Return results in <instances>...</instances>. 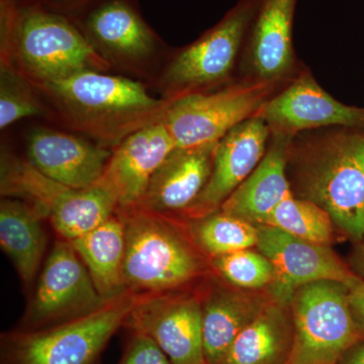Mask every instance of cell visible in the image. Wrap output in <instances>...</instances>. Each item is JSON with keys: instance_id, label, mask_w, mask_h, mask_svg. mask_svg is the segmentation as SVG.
Masks as SVG:
<instances>
[{"instance_id": "obj_1", "label": "cell", "mask_w": 364, "mask_h": 364, "mask_svg": "<svg viewBox=\"0 0 364 364\" xmlns=\"http://www.w3.org/2000/svg\"><path fill=\"white\" fill-rule=\"evenodd\" d=\"M291 193L331 215L337 233L358 243L364 236V126L301 132L287 149Z\"/></svg>"}, {"instance_id": "obj_2", "label": "cell", "mask_w": 364, "mask_h": 364, "mask_svg": "<svg viewBox=\"0 0 364 364\" xmlns=\"http://www.w3.org/2000/svg\"><path fill=\"white\" fill-rule=\"evenodd\" d=\"M124 225V275L132 293L183 289L208 272L210 260L174 217L141 207L117 210Z\"/></svg>"}, {"instance_id": "obj_3", "label": "cell", "mask_w": 364, "mask_h": 364, "mask_svg": "<svg viewBox=\"0 0 364 364\" xmlns=\"http://www.w3.org/2000/svg\"><path fill=\"white\" fill-rule=\"evenodd\" d=\"M39 85L72 124L109 142H122L134 132L161 122L171 102L151 97L131 79L97 70Z\"/></svg>"}, {"instance_id": "obj_4", "label": "cell", "mask_w": 364, "mask_h": 364, "mask_svg": "<svg viewBox=\"0 0 364 364\" xmlns=\"http://www.w3.org/2000/svg\"><path fill=\"white\" fill-rule=\"evenodd\" d=\"M2 33L21 65L39 83L107 67L93 43L61 14L2 0Z\"/></svg>"}, {"instance_id": "obj_5", "label": "cell", "mask_w": 364, "mask_h": 364, "mask_svg": "<svg viewBox=\"0 0 364 364\" xmlns=\"http://www.w3.org/2000/svg\"><path fill=\"white\" fill-rule=\"evenodd\" d=\"M142 294L128 291L61 324L1 336V364H95Z\"/></svg>"}, {"instance_id": "obj_6", "label": "cell", "mask_w": 364, "mask_h": 364, "mask_svg": "<svg viewBox=\"0 0 364 364\" xmlns=\"http://www.w3.org/2000/svg\"><path fill=\"white\" fill-rule=\"evenodd\" d=\"M287 83L236 77L213 90L172 98L162 122L176 147L213 145L235 127L257 117L261 107Z\"/></svg>"}, {"instance_id": "obj_7", "label": "cell", "mask_w": 364, "mask_h": 364, "mask_svg": "<svg viewBox=\"0 0 364 364\" xmlns=\"http://www.w3.org/2000/svg\"><path fill=\"white\" fill-rule=\"evenodd\" d=\"M294 348L289 364H337L361 339L349 304V287L318 280L294 289L291 301Z\"/></svg>"}, {"instance_id": "obj_8", "label": "cell", "mask_w": 364, "mask_h": 364, "mask_svg": "<svg viewBox=\"0 0 364 364\" xmlns=\"http://www.w3.org/2000/svg\"><path fill=\"white\" fill-rule=\"evenodd\" d=\"M260 0H239L219 23L170 63L166 100L219 87L237 77L242 50Z\"/></svg>"}, {"instance_id": "obj_9", "label": "cell", "mask_w": 364, "mask_h": 364, "mask_svg": "<svg viewBox=\"0 0 364 364\" xmlns=\"http://www.w3.org/2000/svg\"><path fill=\"white\" fill-rule=\"evenodd\" d=\"M70 241H57L48 256L23 317V330H37L82 317L105 304Z\"/></svg>"}, {"instance_id": "obj_10", "label": "cell", "mask_w": 364, "mask_h": 364, "mask_svg": "<svg viewBox=\"0 0 364 364\" xmlns=\"http://www.w3.org/2000/svg\"><path fill=\"white\" fill-rule=\"evenodd\" d=\"M179 291L143 296L124 327L154 340L172 364H205L202 299Z\"/></svg>"}, {"instance_id": "obj_11", "label": "cell", "mask_w": 364, "mask_h": 364, "mask_svg": "<svg viewBox=\"0 0 364 364\" xmlns=\"http://www.w3.org/2000/svg\"><path fill=\"white\" fill-rule=\"evenodd\" d=\"M296 4L298 0H260L242 50L237 77L287 83L303 69L293 41Z\"/></svg>"}, {"instance_id": "obj_12", "label": "cell", "mask_w": 364, "mask_h": 364, "mask_svg": "<svg viewBox=\"0 0 364 364\" xmlns=\"http://www.w3.org/2000/svg\"><path fill=\"white\" fill-rule=\"evenodd\" d=\"M257 117L272 133L294 136L324 127L364 126V107H352L333 97L305 65L261 107Z\"/></svg>"}, {"instance_id": "obj_13", "label": "cell", "mask_w": 364, "mask_h": 364, "mask_svg": "<svg viewBox=\"0 0 364 364\" xmlns=\"http://www.w3.org/2000/svg\"><path fill=\"white\" fill-rule=\"evenodd\" d=\"M257 248L277 272L272 296L289 303L294 289L318 280L349 284L358 277L330 246L303 240L277 228L257 225Z\"/></svg>"}, {"instance_id": "obj_14", "label": "cell", "mask_w": 364, "mask_h": 364, "mask_svg": "<svg viewBox=\"0 0 364 364\" xmlns=\"http://www.w3.org/2000/svg\"><path fill=\"white\" fill-rule=\"evenodd\" d=\"M270 132L259 117L232 129L215 146L212 174L196 203L184 213L188 220L217 212L258 166L267 152Z\"/></svg>"}, {"instance_id": "obj_15", "label": "cell", "mask_w": 364, "mask_h": 364, "mask_svg": "<svg viewBox=\"0 0 364 364\" xmlns=\"http://www.w3.org/2000/svg\"><path fill=\"white\" fill-rule=\"evenodd\" d=\"M176 148L162 121L134 132L119 143L100 179L116 193L119 208L140 205L151 178Z\"/></svg>"}, {"instance_id": "obj_16", "label": "cell", "mask_w": 364, "mask_h": 364, "mask_svg": "<svg viewBox=\"0 0 364 364\" xmlns=\"http://www.w3.org/2000/svg\"><path fill=\"white\" fill-rule=\"evenodd\" d=\"M112 152L83 139L46 130L28 136V162L48 178L71 189H85L104 176Z\"/></svg>"}, {"instance_id": "obj_17", "label": "cell", "mask_w": 364, "mask_h": 364, "mask_svg": "<svg viewBox=\"0 0 364 364\" xmlns=\"http://www.w3.org/2000/svg\"><path fill=\"white\" fill-rule=\"evenodd\" d=\"M217 144L176 147L151 178L138 207L169 217L183 215L207 186Z\"/></svg>"}, {"instance_id": "obj_18", "label": "cell", "mask_w": 364, "mask_h": 364, "mask_svg": "<svg viewBox=\"0 0 364 364\" xmlns=\"http://www.w3.org/2000/svg\"><path fill=\"white\" fill-rule=\"evenodd\" d=\"M200 299L205 364H219L236 337L273 298L267 291L221 282L213 284Z\"/></svg>"}, {"instance_id": "obj_19", "label": "cell", "mask_w": 364, "mask_h": 364, "mask_svg": "<svg viewBox=\"0 0 364 364\" xmlns=\"http://www.w3.org/2000/svg\"><path fill=\"white\" fill-rule=\"evenodd\" d=\"M293 136L272 133L258 166L220 210L257 226L282 200L293 195L287 173V149Z\"/></svg>"}, {"instance_id": "obj_20", "label": "cell", "mask_w": 364, "mask_h": 364, "mask_svg": "<svg viewBox=\"0 0 364 364\" xmlns=\"http://www.w3.org/2000/svg\"><path fill=\"white\" fill-rule=\"evenodd\" d=\"M293 348L291 306L273 299L236 337L219 364H289Z\"/></svg>"}, {"instance_id": "obj_21", "label": "cell", "mask_w": 364, "mask_h": 364, "mask_svg": "<svg viewBox=\"0 0 364 364\" xmlns=\"http://www.w3.org/2000/svg\"><path fill=\"white\" fill-rule=\"evenodd\" d=\"M105 301L128 293L124 282V225L119 212L90 233L71 241Z\"/></svg>"}, {"instance_id": "obj_22", "label": "cell", "mask_w": 364, "mask_h": 364, "mask_svg": "<svg viewBox=\"0 0 364 364\" xmlns=\"http://www.w3.org/2000/svg\"><path fill=\"white\" fill-rule=\"evenodd\" d=\"M43 219L37 208L23 200L6 198L0 205V245L28 287L32 286L44 256Z\"/></svg>"}, {"instance_id": "obj_23", "label": "cell", "mask_w": 364, "mask_h": 364, "mask_svg": "<svg viewBox=\"0 0 364 364\" xmlns=\"http://www.w3.org/2000/svg\"><path fill=\"white\" fill-rule=\"evenodd\" d=\"M91 42L127 57H142L154 49V33L128 0H105L85 21Z\"/></svg>"}, {"instance_id": "obj_24", "label": "cell", "mask_w": 364, "mask_h": 364, "mask_svg": "<svg viewBox=\"0 0 364 364\" xmlns=\"http://www.w3.org/2000/svg\"><path fill=\"white\" fill-rule=\"evenodd\" d=\"M119 210L114 191L105 181L85 189H72L50 215L55 231L67 241H74L97 229Z\"/></svg>"}, {"instance_id": "obj_25", "label": "cell", "mask_w": 364, "mask_h": 364, "mask_svg": "<svg viewBox=\"0 0 364 364\" xmlns=\"http://www.w3.org/2000/svg\"><path fill=\"white\" fill-rule=\"evenodd\" d=\"M188 221L189 233L208 259L257 245L256 225L221 210Z\"/></svg>"}, {"instance_id": "obj_26", "label": "cell", "mask_w": 364, "mask_h": 364, "mask_svg": "<svg viewBox=\"0 0 364 364\" xmlns=\"http://www.w3.org/2000/svg\"><path fill=\"white\" fill-rule=\"evenodd\" d=\"M262 225L321 245H331L337 233L331 215L324 208L293 195L282 200Z\"/></svg>"}, {"instance_id": "obj_27", "label": "cell", "mask_w": 364, "mask_h": 364, "mask_svg": "<svg viewBox=\"0 0 364 364\" xmlns=\"http://www.w3.org/2000/svg\"><path fill=\"white\" fill-rule=\"evenodd\" d=\"M210 267L227 284L248 291H272L277 284L272 263L260 251L244 249L210 258Z\"/></svg>"}, {"instance_id": "obj_28", "label": "cell", "mask_w": 364, "mask_h": 364, "mask_svg": "<svg viewBox=\"0 0 364 364\" xmlns=\"http://www.w3.org/2000/svg\"><path fill=\"white\" fill-rule=\"evenodd\" d=\"M42 107L28 82L11 67L1 66L0 128L2 130L23 117L37 116Z\"/></svg>"}, {"instance_id": "obj_29", "label": "cell", "mask_w": 364, "mask_h": 364, "mask_svg": "<svg viewBox=\"0 0 364 364\" xmlns=\"http://www.w3.org/2000/svg\"><path fill=\"white\" fill-rule=\"evenodd\" d=\"M119 364H172L154 340L141 333H134Z\"/></svg>"}, {"instance_id": "obj_30", "label": "cell", "mask_w": 364, "mask_h": 364, "mask_svg": "<svg viewBox=\"0 0 364 364\" xmlns=\"http://www.w3.org/2000/svg\"><path fill=\"white\" fill-rule=\"evenodd\" d=\"M349 304L354 322L361 338H364V280L358 277L348 284Z\"/></svg>"}, {"instance_id": "obj_31", "label": "cell", "mask_w": 364, "mask_h": 364, "mask_svg": "<svg viewBox=\"0 0 364 364\" xmlns=\"http://www.w3.org/2000/svg\"><path fill=\"white\" fill-rule=\"evenodd\" d=\"M337 364H364V338L352 344L342 354Z\"/></svg>"}, {"instance_id": "obj_32", "label": "cell", "mask_w": 364, "mask_h": 364, "mask_svg": "<svg viewBox=\"0 0 364 364\" xmlns=\"http://www.w3.org/2000/svg\"><path fill=\"white\" fill-rule=\"evenodd\" d=\"M356 244L355 250L351 258L352 272L360 279H364V236Z\"/></svg>"}, {"instance_id": "obj_33", "label": "cell", "mask_w": 364, "mask_h": 364, "mask_svg": "<svg viewBox=\"0 0 364 364\" xmlns=\"http://www.w3.org/2000/svg\"><path fill=\"white\" fill-rule=\"evenodd\" d=\"M67 4H78V2L85 1V0H63Z\"/></svg>"}]
</instances>
